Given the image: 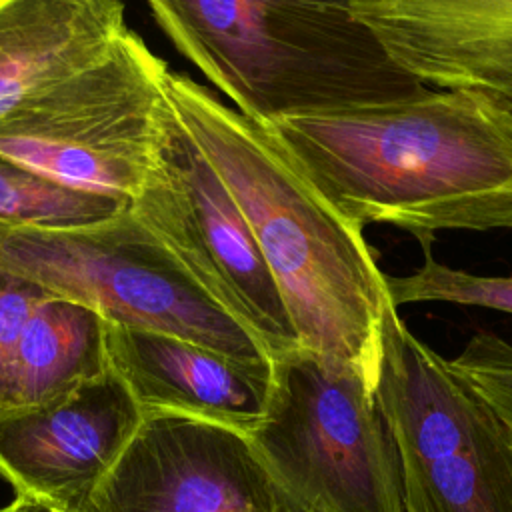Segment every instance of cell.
<instances>
[{
    "label": "cell",
    "instance_id": "obj_1",
    "mask_svg": "<svg viewBox=\"0 0 512 512\" xmlns=\"http://www.w3.org/2000/svg\"><path fill=\"white\" fill-rule=\"evenodd\" d=\"M266 128L360 228L392 224L424 250L444 230H512V106L488 94L428 90L402 104Z\"/></svg>",
    "mask_w": 512,
    "mask_h": 512
},
{
    "label": "cell",
    "instance_id": "obj_2",
    "mask_svg": "<svg viewBox=\"0 0 512 512\" xmlns=\"http://www.w3.org/2000/svg\"><path fill=\"white\" fill-rule=\"evenodd\" d=\"M166 98L238 204L276 282L302 350L356 368L376 388L390 300L374 250L300 172L270 128L254 124L186 74Z\"/></svg>",
    "mask_w": 512,
    "mask_h": 512
},
{
    "label": "cell",
    "instance_id": "obj_3",
    "mask_svg": "<svg viewBox=\"0 0 512 512\" xmlns=\"http://www.w3.org/2000/svg\"><path fill=\"white\" fill-rule=\"evenodd\" d=\"M148 8L236 112L260 126L426 94L350 2L152 0Z\"/></svg>",
    "mask_w": 512,
    "mask_h": 512
},
{
    "label": "cell",
    "instance_id": "obj_4",
    "mask_svg": "<svg viewBox=\"0 0 512 512\" xmlns=\"http://www.w3.org/2000/svg\"><path fill=\"white\" fill-rule=\"evenodd\" d=\"M250 440L296 512H404L392 428L376 388L344 362L302 348L274 362L272 398Z\"/></svg>",
    "mask_w": 512,
    "mask_h": 512
},
{
    "label": "cell",
    "instance_id": "obj_5",
    "mask_svg": "<svg viewBox=\"0 0 512 512\" xmlns=\"http://www.w3.org/2000/svg\"><path fill=\"white\" fill-rule=\"evenodd\" d=\"M166 74L128 28L98 60L0 118V154L70 188L132 202L172 112Z\"/></svg>",
    "mask_w": 512,
    "mask_h": 512
},
{
    "label": "cell",
    "instance_id": "obj_6",
    "mask_svg": "<svg viewBox=\"0 0 512 512\" xmlns=\"http://www.w3.org/2000/svg\"><path fill=\"white\" fill-rule=\"evenodd\" d=\"M0 268L38 282L56 298L84 304L112 324L170 334L242 360L272 362L130 206L84 226H0Z\"/></svg>",
    "mask_w": 512,
    "mask_h": 512
},
{
    "label": "cell",
    "instance_id": "obj_7",
    "mask_svg": "<svg viewBox=\"0 0 512 512\" xmlns=\"http://www.w3.org/2000/svg\"><path fill=\"white\" fill-rule=\"evenodd\" d=\"M376 398L392 428L404 512H512V430L388 300Z\"/></svg>",
    "mask_w": 512,
    "mask_h": 512
},
{
    "label": "cell",
    "instance_id": "obj_8",
    "mask_svg": "<svg viewBox=\"0 0 512 512\" xmlns=\"http://www.w3.org/2000/svg\"><path fill=\"white\" fill-rule=\"evenodd\" d=\"M130 210L192 280L262 344L272 362L300 348L238 204L174 110L154 168Z\"/></svg>",
    "mask_w": 512,
    "mask_h": 512
},
{
    "label": "cell",
    "instance_id": "obj_9",
    "mask_svg": "<svg viewBox=\"0 0 512 512\" xmlns=\"http://www.w3.org/2000/svg\"><path fill=\"white\" fill-rule=\"evenodd\" d=\"M280 494L248 434L144 412L82 512H280Z\"/></svg>",
    "mask_w": 512,
    "mask_h": 512
},
{
    "label": "cell",
    "instance_id": "obj_10",
    "mask_svg": "<svg viewBox=\"0 0 512 512\" xmlns=\"http://www.w3.org/2000/svg\"><path fill=\"white\" fill-rule=\"evenodd\" d=\"M142 416L114 368L48 404L0 408V476L16 496L82 512Z\"/></svg>",
    "mask_w": 512,
    "mask_h": 512
},
{
    "label": "cell",
    "instance_id": "obj_11",
    "mask_svg": "<svg viewBox=\"0 0 512 512\" xmlns=\"http://www.w3.org/2000/svg\"><path fill=\"white\" fill-rule=\"evenodd\" d=\"M390 56L426 88L512 106V0H350Z\"/></svg>",
    "mask_w": 512,
    "mask_h": 512
},
{
    "label": "cell",
    "instance_id": "obj_12",
    "mask_svg": "<svg viewBox=\"0 0 512 512\" xmlns=\"http://www.w3.org/2000/svg\"><path fill=\"white\" fill-rule=\"evenodd\" d=\"M110 366L142 412H170L252 434L264 420L274 364L242 360L152 330L108 322Z\"/></svg>",
    "mask_w": 512,
    "mask_h": 512
},
{
    "label": "cell",
    "instance_id": "obj_13",
    "mask_svg": "<svg viewBox=\"0 0 512 512\" xmlns=\"http://www.w3.org/2000/svg\"><path fill=\"white\" fill-rule=\"evenodd\" d=\"M116 0H0V118L98 60L128 30Z\"/></svg>",
    "mask_w": 512,
    "mask_h": 512
},
{
    "label": "cell",
    "instance_id": "obj_14",
    "mask_svg": "<svg viewBox=\"0 0 512 512\" xmlns=\"http://www.w3.org/2000/svg\"><path fill=\"white\" fill-rule=\"evenodd\" d=\"M110 368L108 320L84 304L52 298L0 370V408L48 404Z\"/></svg>",
    "mask_w": 512,
    "mask_h": 512
},
{
    "label": "cell",
    "instance_id": "obj_15",
    "mask_svg": "<svg viewBox=\"0 0 512 512\" xmlns=\"http://www.w3.org/2000/svg\"><path fill=\"white\" fill-rule=\"evenodd\" d=\"M130 202L60 184L0 154V226L70 228L106 220Z\"/></svg>",
    "mask_w": 512,
    "mask_h": 512
},
{
    "label": "cell",
    "instance_id": "obj_16",
    "mask_svg": "<svg viewBox=\"0 0 512 512\" xmlns=\"http://www.w3.org/2000/svg\"><path fill=\"white\" fill-rule=\"evenodd\" d=\"M424 256V264L410 274H384L394 308L416 302H450L512 314V276H478L434 260L430 250H424Z\"/></svg>",
    "mask_w": 512,
    "mask_h": 512
},
{
    "label": "cell",
    "instance_id": "obj_17",
    "mask_svg": "<svg viewBox=\"0 0 512 512\" xmlns=\"http://www.w3.org/2000/svg\"><path fill=\"white\" fill-rule=\"evenodd\" d=\"M452 364L480 388L512 430V342L494 332H480Z\"/></svg>",
    "mask_w": 512,
    "mask_h": 512
},
{
    "label": "cell",
    "instance_id": "obj_18",
    "mask_svg": "<svg viewBox=\"0 0 512 512\" xmlns=\"http://www.w3.org/2000/svg\"><path fill=\"white\" fill-rule=\"evenodd\" d=\"M56 298L34 280L0 268V370L12 356L36 310Z\"/></svg>",
    "mask_w": 512,
    "mask_h": 512
},
{
    "label": "cell",
    "instance_id": "obj_19",
    "mask_svg": "<svg viewBox=\"0 0 512 512\" xmlns=\"http://www.w3.org/2000/svg\"><path fill=\"white\" fill-rule=\"evenodd\" d=\"M0 512H52V510L48 506L32 500V498L16 496L8 506L0 508Z\"/></svg>",
    "mask_w": 512,
    "mask_h": 512
},
{
    "label": "cell",
    "instance_id": "obj_20",
    "mask_svg": "<svg viewBox=\"0 0 512 512\" xmlns=\"http://www.w3.org/2000/svg\"><path fill=\"white\" fill-rule=\"evenodd\" d=\"M280 512H296V510H292V508H288V506H282Z\"/></svg>",
    "mask_w": 512,
    "mask_h": 512
},
{
    "label": "cell",
    "instance_id": "obj_21",
    "mask_svg": "<svg viewBox=\"0 0 512 512\" xmlns=\"http://www.w3.org/2000/svg\"><path fill=\"white\" fill-rule=\"evenodd\" d=\"M52 512H58V510H52Z\"/></svg>",
    "mask_w": 512,
    "mask_h": 512
}]
</instances>
